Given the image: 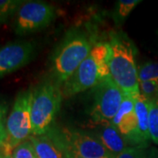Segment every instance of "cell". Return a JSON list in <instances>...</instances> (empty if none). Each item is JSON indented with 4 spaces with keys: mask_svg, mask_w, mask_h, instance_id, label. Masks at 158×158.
<instances>
[{
    "mask_svg": "<svg viewBox=\"0 0 158 158\" xmlns=\"http://www.w3.org/2000/svg\"><path fill=\"white\" fill-rule=\"evenodd\" d=\"M143 158H158V149L155 147H148Z\"/></svg>",
    "mask_w": 158,
    "mask_h": 158,
    "instance_id": "22",
    "label": "cell"
},
{
    "mask_svg": "<svg viewBox=\"0 0 158 158\" xmlns=\"http://www.w3.org/2000/svg\"><path fill=\"white\" fill-rule=\"evenodd\" d=\"M147 148L144 146L127 147L118 156H116L115 158H143Z\"/></svg>",
    "mask_w": 158,
    "mask_h": 158,
    "instance_id": "20",
    "label": "cell"
},
{
    "mask_svg": "<svg viewBox=\"0 0 158 158\" xmlns=\"http://www.w3.org/2000/svg\"><path fill=\"white\" fill-rule=\"evenodd\" d=\"M50 135L65 153L82 158H114L112 153L104 147L93 135L85 132L62 128Z\"/></svg>",
    "mask_w": 158,
    "mask_h": 158,
    "instance_id": "6",
    "label": "cell"
},
{
    "mask_svg": "<svg viewBox=\"0 0 158 158\" xmlns=\"http://www.w3.org/2000/svg\"><path fill=\"white\" fill-rule=\"evenodd\" d=\"M62 98L61 87L56 82H46L33 91L31 107L33 135H43L50 131L61 106Z\"/></svg>",
    "mask_w": 158,
    "mask_h": 158,
    "instance_id": "4",
    "label": "cell"
},
{
    "mask_svg": "<svg viewBox=\"0 0 158 158\" xmlns=\"http://www.w3.org/2000/svg\"><path fill=\"white\" fill-rule=\"evenodd\" d=\"M140 94L148 101L158 98V81L139 82Z\"/></svg>",
    "mask_w": 158,
    "mask_h": 158,
    "instance_id": "18",
    "label": "cell"
},
{
    "mask_svg": "<svg viewBox=\"0 0 158 158\" xmlns=\"http://www.w3.org/2000/svg\"><path fill=\"white\" fill-rule=\"evenodd\" d=\"M141 3L140 0H119L116 5V19L120 22L129 16L131 11Z\"/></svg>",
    "mask_w": 158,
    "mask_h": 158,
    "instance_id": "17",
    "label": "cell"
},
{
    "mask_svg": "<svg viewBox=\"0 0 158 158\" xmlns=\"http://www.w3.org/2000/svg\"><path fill=\"white\" fill-rule=\"evenodd\" d=\"M23 3L24 1L21 0H0V25L6 23L14 13H17Z\"/></svg>",
    "mask_w": 158,
    "mask_h": 158,
    "instance_id": "15",
    "label": "cell"
},
{
    "mask_svg": "<svg viewBox=\"0 0 158 158\" xmlns=\"http://www.w3.org/2000/svg\"><path fill=\"white\" fill-rule=\"evenodd\" d=\"M111 49L108 42H97L78 69L62 85V96L71 97L79 92L95 88L111 77L109 61Z\"/></svg>",
    "mask_w": 158,
    "mask_h": 158,
    "instance_id": "2",
    "label": "cell"
},
{
    "mask_svg": "<svg viewBox=\"0 0 158 158\" xmlns=\"http://www.w3.org/2000/svg\"><path fill=\"white\" fill-rule=\"evenodd\" d=\"M139 82L158 81V62H147L138 69Z\"/></svg>",
    "mask_w": 158,
    "mask_h": 158,
    "instance_id": "16",
    "label": "cell"
},
{
    "mask_svg": "<svg viewBox=\"0 0 158 158\" xmlns=\"http://www.w3.org/2000/svg\"><path fill=\"white\" fill-rule=\"evenodd\" d=\"M29 141L33 144L37 158H66V153L48 133L31 136Z\"/></svg>",
    "mask_w": 158,
    "mask_h": 158,
    "instance_id": "12",
    "label": "cell"
},
{
    "mask_svg": "<svg viewBox=\"0 0 158 158\" xmlns=\"http://www.w3.org/2000/svg\"><path fill=\"white\" fill-rule=\"evenodd\" d=\"M95 138L102 143V145L107 148L114 156H118L124 149L128 147V144L117 127L112 123H96Z\"/></svg>",
    "mask_w": 158,
    "mask_h": 158,
    "instance_id": "11",
    "label": "cell"
},
{
    "mask_svg": "<svg viewBox=\"0 0 158 158\" xmlns=\"http://www.w3.org/2000/svg\"><path fill=\"white\" fill-rule=\"evenodd\" d=\"M125 94L109 77L94 88V100L90 116L95 123L112 122L118 113Z\"/></svg>",
    "mask_w": 158,
    "mask_h": 158,
    "instance_id": "7",
    "label": "cell"
},
{
    "mask_svg": "<svg viewBox=\"0 0 158 158\" xmlns=\"http://www.w3.org/2000/svg\"><path fill=\"white\" fill-rule=\"evenodd\" d=\"M55 8L40 1L24 2L16 14L14 30L19 35L35 33L47 27L54 19Z\"/></svg>",
    "mask_w": 158,
    "mask_h": 158,
    "instance_id": "8",
    "label": "cell"
},
{
    "mask_svg": "<svg viewBox=\"0 0 158 158\" xmlns=\"http://www.w3.org/2000/svg\"><path fill=\"white\" fill-rule=\"evenodd\" d=\"M109 46L111 56L109 61L110 75L125 95L135 99L140 96L138 70L135 64V47L123 33L110 34Z\"/></svg>",
    "mask_w": 158,
    "mask_h": 158,
    "instance_id": "1",
    "label": "cell"
},
{
    "mask_svg": "<svg viewBox=\"0 0 158 158\" xmlns=\"http://www.w3.org/2000/svg\"><path fill=\"white\" fill-rule=\"evenodd\" d=\"M148 129L150 139L158 144V98L149 102Z\"/></svg>",
    "mask_w": 158,
    "mask_h": 158,
    "instance_id": "14",
    "label": "cell"
},
{
    "mask_svg": "<svg viewBox=\"0 0 158 158\" xmlns=\"http://www.w3.org/2000/svg\"><path fill=\"white\" fill-rule=\"evenodd\" d=\"M5 113L6 109L0 105V137L6 140V129L5 127Z\"/></svg>",
    "mask_w": 158,
    "mask_h": 158,
    "instance_id": "21",
    "label": "cell"
},
{
    "mask_svg": "<svg viewBox=\"0 0 158 158\" xmlns=\"http://www.w3.org/2000/svg\"><path fill=\"white\" fill-rule=\"evenodd\" d=\"M66 158H82L79 157V156H77L75 155H72V154H69V153H66ZM115 158V157H114Z\"/></svg>",
    "mask_w": 158,
    "mask_h": 158,
    "instance_id": "23",
    "label": "cell"
},
{
    "mask_svg": "<svg viewBox=\"0 0 158 158\" xmlns=\"http://www.w3.org/2000/svg\"><path fill=\"white\" fill-rule=\"evenodd\" d=\"M135 106V98L125 95L118 113L113 118L111 123L117 127L118 132L126 139L128 145H134V147H136L138 122Z\"/></svg>",
    "mask_w": 158,
    "mask_h": 158,
    "instance_id": "10",
    "label": "cell"
},
{
    "mask_svg": "<svg viewBox=\"0 0 158 158\" xmlns=\"http://www.w3.org/2000/svg\"><path fill=\"white\" fill-rule=\"evenodd\" d=\"M33 91L25 90L18 94L14 105L6 121V138L2 154L11 157L13 150L32 134L31 107Z\"/></svg>",
    "mask_w": 158,
    "mask_h": 158,
    "instance_id": "5",
    "label": "cell"
},
{
    "mask_svg": "<svg viewBox=\"0 0 158 158\" xmlns=\"http://www.w3.org/2000/svg\"><path fill=\"white\" fill-rule=\"evenodd\" d=\"M11 158H37L33 144L30 141L20 143L13 150Z\"/></svg>",
    "mask_w": 158,
    "mask_h": 158,
    "instance_id": "19",
    "label": "cell"
},
{
    "mask_svg": "<svg viewBox=\"0 0 158 158\" xmlns=\"http://www.w3.org/2000/svg\"><path fill=\"white\" fill-rule=\"evenodd\" d=\"M34 52V44L27 40L11 42L0 48V78L27 65Z\"/></svg>",
    "mask_w": 158,
    "mask_h": 158,
    "instance_id": "9",
    "label": "cell"
},
{
    "mask_svg": "<svg viewBox=\"0 0 158 158\" xmlns=\"http://www.w3.org/2000/svg\"><path fill=\"white\" fill-rule=\"evenodd\" d=\"M135 113L138 122V130L136 135V146L148 147V141L150 140L148 129V113H149V101L141 96L137 97L135 99Z\"/></svg>",
    "mask_w": 158,
    "mask_h": 158,
    "instance_id": "13",
    "label": "cell"
},
{
    "mask_svg": "<svg viewBox=\"0 0 158 158\" xmlns=\"http://www.w3.org/2000/svg\"><path fill=\"white\" fill-rule=\"evenodd\" d=\"M4 141H5V139H3V138H1V137H0V154L2 153V148H3Z\"/></svg>",
    "mask_w": 158,
    "mask_h": 158,
    "instance_id": "24",
    "label": "cell"
},
{
    "mask_svg": "<svg viewBox=\"0 0 158 158\" xmlns=\"http://www.w3.org/2000/svg\"><path fill=\"white\" fill-rule=\"evenodd\" d=\"M0 158H11V157H9V156H6L5 155H3L2 153L0 154Z\"/></svg>",
    "mask_w": 158,
    "mask_h": 158,
    "instance_id": "25",
    "label": "cell"
},
{
    "mask_svg": "<svg viewBox=\"0 0 158 158\" xmlns=\"http://www.w3.org/2000/svg\"><path fill=\"white\" fill-rule=\"evenodd\" d=\"M94 44L93 40L84 32L69 33L52 57V73L56 84L63 85L76 72Z\"/></svg>",
    "mask_w": 158,
    "mask_h": 158,
    "instance_id": "3",
    "label": "cell"
}]
</instances>
